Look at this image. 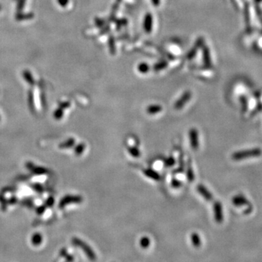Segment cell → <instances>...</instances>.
<instances>
[{
  "mask_svg": "<svg viewBox=\"0 0 262 262\" xmlns=\"http://www.w3.org/2000/svg\"><path fill=\"white\" fill-rule=\"evenodd\" d=\"M261 154L262 151L261 149L254 148L234 153L233 155H232V160H234L238 161L253 157H258V156H260Z\"/></svg>",
  "mask_w": 262,
  "mask_h": 262,
  "instance_id": "obj_1",
  "label": "cell"
},
{
  "mask_svg": "<svg viewBox=\"0 0 262 262\" xmlns=\"http://www.w3.org/2000/svg\"><path fill=\"white\" fill-rule=\"evenodd\" d=\"M213 213H214L216 221L218 224L222 223L223 220H224V215H223L222 205L220 202L216 201L213 204Z\"/></svg>",
  "mask_w": 262,
  "mask_h": 262,
  "instance_id": "obj_2",
  "label": "cell"
},
{
  "mask_svg": "<svg viewBox=\"0 0 262 262\" xmlns=\"http://www.w3.org/2000/svg\"><path fill=\"white\" fill-rule=\"evenodd\" d=\"M189 141L191 147L194 150L199 148V134L196 129L192 128L189 130Z\"/></svg>",
  "mask_w": 262,
  "mask_h": 262,
  "instance_id": "obj_3",
  "label": "cell"
},
{
  "mask_svg": "<svg viewBox=\"0 0 262 262\" xmlns=\"http://www.w3.org/2000/svg\"><path fill=\"white\" fill-rule=\"evenodd\" d=\"M197 192L199 193V194H201L205 199H206L207 201H212L213 200V195L211 193L209 192L208 189L205 187V186L202 184H199L197 186Z\"/></svg>",
  "mask_w": 262,
  "mask_h": 262,
  "instance_id": "obj_4",
  "label": "cell"
},
{
  "mask_svg": "<svg viewBox=\"0 0 262 262\" xmlns=\"http://www.w3.org/2000/svg\"><path fill=\"white\" fill-rule=\"evenodd\" d=\"M232 203L236 206H243L245 205H249V202L243 195H237L232 198Z\"/></svg>",
  "mask_w": 262,
  "mask_h": 262,
  "instance_id": "obj_5",
  "label": "cell"
},
{
  "mask_svg": "<svg viewBox=\"0 0 262 262\" xmlns=\"http://www.w3.org/2000/svg\"><path fill=\"white\" fill-rule=\"evenodd\" d=\"M143 171H144V173L145 174L146 176L149 177V178H150L151 179H153V180L159 181L160 179V175L157 172L154 171V170L147 168V169H144Z\"/></svg>",
  "mask_w": 262,
  "mask_h": 262,
  "instance_id": "obj_6",
  "label": "cell"
},
{
  "mask_svg": "<svg viewBox=\"0 0 262 262\" xmlns=\"http://www.w3.org/2000/svg\"><path fill=\"white\" fill-rule=\"evenodd\" d=\"M191 241H192V245L195 248H199L201 245V240L199 237V235L197 233H192L191 234Z\"/></svg>",
  "mask_w": 262,
  "mask_h": 262,
  "instance_id": "obj_7",
  "label": "cell"
},
{
  "mask_svg": "<svg viewBox=\"0 0 262 262\" xmlns=\"http://www.w3.org/2000/svg\"><path fill=\"white\" fill-rule=\"evenodd\" d=\"M128 152L130 153L131 156H133V157H139L141 156V152H140L139 149L135 146H130L128 147Z\"/></svg>",
  "mask_w": 262,
  "mask_h": 262,
  "instance_id": "obj_8",
  "label": "cell"
},
{
  "mask_svg": "<svg viewBox=\"0 0 262 262\" xmlns=\"http://www.w3.org/2000/svg\"><path fill=\"white\" fill-rule=\"evenodd\" d=\"M187 179L188 181H189V182H193L194 180V171H193V168L190 165H189V166L187 167Z\"/></svg>",
  "mask_w": 262,
  "mask_h": 262,
  "instance_id": "obj_9",
  "label": "cell"
},
{
  "mask_svg": "<svg viewBox=\"0 0 262 262\" xmlns=\"http://www.w3.org/2000/svg\"><path fill=\"white\" fill-rule=\"evenodd\" d=\"M140 245L143 248H147L150 245V240H149L148 237H142L141 240H140Z\"/></svg>",
  "mask_w": 262,
  "mask_h": 262,
  "instance_id": "obj_10",
  "label": "cell"
},
{
  "mask_svg": "<svg viewBox=\"0 0 262 262\" xmlns=\"http://www.w3.org/2000/svg\"><path fill=\"white\" fill-rule=\"evenodd\" d=\"M161 109H162V108H161L160 106H149L148 109H147V112H148L149 114H154L160 112Z\"/></svg>",
  "mask_w": 262,
  "mask_h": 262,
  "instance_id": "obj_11",
  "label": "cell"
},
{
  "mask_svg": "<svg viewBox=\"0 0 262 262\" xmlns=\"http://www.w3.org/2000/svg\"><path fill=\"white\" fill-rule=\"evenodd\" d=\"M175 162H176V160H175L174 157L171 156V157L167 158V159L165 160V167H170L173 166V165H175Z\"/></svg>",
  "mask_w": 262,
  "mask_h": 262,
  "instance_id": "obj_12",
  "label": "cell"
},
{
  "mask_svg": "<svg viewBox=\"0 0 262 262\" xmlns=\"http://www.w3.org/2000/svg\"><path fill=\"white\" fill-rule=\"evenodd\" d=\"M181 185H182V183H181L178 179H177V178L172 179L171 186L173 188H175V189H178V188H180L181 187Z\"/></svg>",
  "mask_w": 262,
  "mask_h": 262,
  "instance_id": "obj_13",
  "label": "cell"
}]
</instances>
